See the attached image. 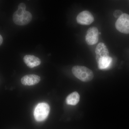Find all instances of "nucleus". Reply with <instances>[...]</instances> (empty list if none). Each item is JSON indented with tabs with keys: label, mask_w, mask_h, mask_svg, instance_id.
I'll return each mask as SVG.
<instances>
[{
	"label": "nucleus",
	"mask_w": 129,
	"mask_h": 129,
	"mask_svg": "<svg viewBox=\"0 0 129 129\" xmlns=\"http://www.w3.org/2000/svg\"><path fill=\"white\" fill-rule=\"evenodd\" d=\"M50 110V106L47 103H39L36 106L34 111L35 119L38 122L44 121L48 117Z\"/></svg>",
	"instance_id": "3"
},
{
	"label": "nucleus",
	"mask_w": 129,
	"mask_h": 129,
	"mask_svg": "<svg viewBox=\"0 0 129 129\" xmlns=\"http://www.w3.org/2000/svg\"><path fill=\"white\" fill-rule=\"evenodd\" d=\"M80 100V95L78 92H74L67 96L66 103L68 105L75 106L78 103Z\"/></svg>",
	"instance_id": "11"
},
{
	"label": "nucleus",
	"mask_w": 129,
	"mask_h": 129,
	"mask_svg": "<svg viewBox=\"0 0 129 129\" xmlns=\"http://www.w3.org/2000/svg\"><path fill=\"white\" fill-rule=\"evenodd\" d=\"M3 41V39L2 36L0 35V46L2 44Z\"/></svg>",
	"instance_id": "14"
},
{
	"label": "nucleus",
	"mask_w": 129,
	"mask_h": 129,
	"mask_svg": "<svg viewBox=\"0 0 129 129\" xmlns=\"http://www.w3.org/2000/svg\"><path fill=\"white\" fill-rule=\"evenodd\" d=\"M77 22L83 25H89L93 22L94 17L90 12L87 11H83L80 13L77 16Z\"/></svg>",
	"instance_id": "6"
},
{
	"label": "nucleus",
	"mask_w": 129,
	"mask_h": 129,
	"mask_svg": "<svg viewBox=\"0 0 129 129\" xmlns=\"http://www.w3.org/2000/svg\"><path fill=\"white\" fill-rule=\"evenodd\" d=\"M32 18V15L30 12L21 9H18L13 16L14 23L19 25H27L31 21Z\"/></svg>",
	"instance_id": "2"
},
{
	"label": "nucleus",
	"mask_w": 129,
	"mask_h": 129,
	"mask_svg": "<svg viewBox=\"0 0 129 129\" xmlns=\"http://www.w3.org/2000/svg\"><path fill=\"white\" fill-rule=\"evenodd\" d=\"M99 32L96 27L90 28L86 32L85 36L86 43L89 45L96 44L99 40Z\"/></svg>",
	"instance_id": "5"
},
{
	"label": "nucleus",
	"mask_w": 129,
	"mask_h": 129,
	"mask_svg": "<svg viewBox=\"0 0 129 129\" xmlns=\"http://www.w3.org/2000/svg\"><path fill=\"white\" fill-rule=\"evenodd\" d=\"M72 73L75 77L83 82H88L92 80L94 74L92 70L87 67L75 66L73 67Z\"/></svg>",
	"instance_id": "1"
},
{
	"label": "nucleus",
	"mask_w": 129,
	"mask_h": 129,
	"mask_svg": "<svg viewBox=\"0 0 129 129\" xmlns=\"http://www.w3.org/2000/svg\"><path fill=\"white\" fill-rule=\"evenodd\" d=\"M115 26L119 32L125 34H129V15L123 13L118 18Z\"/></svg>",
	"instance_id": "4"
},
{
	"label": "nucleus",
	"mask_w": 129,
	"mask_h": 129,
	"mask_svg": "<svg viewBox=\"0 0 129 129\" xmlns=\"http://www.w3.org/2000/svg\"><path fill=\"white\" fill-rule=\"evenodd\" d=\"M24 61L26 65L31 68L40 64L41 61L39 58L32 55H26L23 58Z\"/></svg>",
	"instance_id": "9"
},
{
	"label": "nucleus",
	"mask_w": 129,
	"mask_h": 129,
	"mask_svg": "<svg viewBox=\"0 0 129 129\" xmlns=\"http://www.w3.org/2000/svg\"><path fill=\"white\" fill-rule=\"evenodd\" d=\"M96 60L97 62L102 57L109 56V52L105 44L103 43H99L97 45L95 50Z\"/></svg>",
	"instance_id": "7"
},
{
	"label": "nucleus",
	"mask_w": 129,
	"mask_h": 129,
	"mask_svg": "<svg viewBox=\"0 0 129 129\" xmlns=\"http://www.w3.org/2000/svg\"><path fill=\"white\" fill-rule=\"evenodd\" d=\"M41 80L39 76L34 74L27 75L21 80V83L24 85L31 86L38 84Z\"/></svg>",
	"instance_id": "8"
},
{
	"label": "nucleus",
	"mask_w": 129,
	"mask_h": 129,
	"mask_svg": "<svg viewBox=\"0 0 129 129\" xmlns=\"http://www.w3.org/2000/svg\"><path fill=\"white\" fill-rule=\"evenodd\" d=\"M112 58L110 57H102L97 62L99 69L105 70L109 68L112 64Z\"/></svg>",
	"instance_id": "10"
},
{
	"label": "nucleus",
	"mask_w": 129,
	"mask_h": 129,
	"mask_svg": "<svg viewBox=\"0 0 129 129\" xmlns=\"http://www.w3.org/2000/svg\"><path fill=\"white\" fill-rule=\"evenodd\" d=\"M123 14V13L122 11L120 10H116L114 12L113 15L115 17L118 18Z\"/></svg>",
	"instance_id": "12"
},
{
	"label": "nucleus",
	"mask_w": 129,
	"mask_h": 129,
	"mask_svg": "<svg viewBox=\"0 0 129 129\" xmlns=\"http://www.w3.org/2000/svg\"><path fill=\"white\" fill-rule=\"evenodd\" d=\"M18 9H21V10H25L26 9V6L24 3H20L18 6Z\"/></svg>",
	"instance_id": "13"
}]
</instances>
